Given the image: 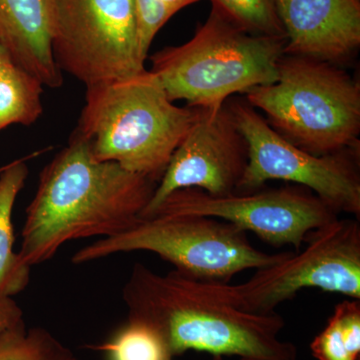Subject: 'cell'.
<instances>
[{
    "label": "cell",
    "mask_w": 360,
    "mask_h": 360,
    "mask_svg": "<svg viewBox=\"0 0 360 360\" xmlns=\"http://www.w3.org/2000/svg\"><path fill=\"white\" fill-rule=\"evenodd\" d=\"M227 284L200 281L176 270L156 274L137 262L123 286L129 321L155 330L172 356L187 352L241 360H296L297 348L279 338L285 326L276 312L239 309Z\"/></svg>",
    "instance_id": "1"
},
{
    "label": "cell",
    "mask_w": 360,
    "mask_h": 360,
    "mask_svg": "<svg viewBox=\"0 0 360 360\" xmlns=\"http://www.w3.org/2000/svg\"><path fill=\"white\" fill-rule=\"evenodd\" d=\"M158 186L113 161L97 160L73 132L42 170L21 232V259L32 267L49 262L66 243L105 238L136 222Z\"/></svg>",
    "instance_id": "2"
},
{
    "label": "cell",
    "mask_w": 360,
    "mask_h": 360,
    "mask_svg": "<svg viewBox=\"0 0 360 360\" xmlns=\"http://www.w3.org/2000/svg\"><path fill=\"white\" fill-rule=\"evenodd\" d=\"M196 116L198 108L175 105L146 70L87 87L75 132L97 160L113 161L158 184Z\"/></svg>",
    "instance_id": "3"
},
{
    "label": "cell",
    "mask_w": 360,
    "mask_h": 360,
    "mask_svg": "<svg viewBox=\"0 0 360 360\" xmlns=\"http://www.w3.org/2000/svg\"><path fill=\"white\" fill-rule=\"evenodd\" d=\"M286 39L245 32L212 7L193 39L151 56V72L168 98L194 108H219L278 77Z\"/></svg>",
    "instance_id": "4"
},
{
    "label": "cell",
    "mask_w": 360,
    "mask_h": 360,
    "mask_svg": "<svg viewBox=\"0 0 360 360\" xmlns=\"http://www.w3.org/2000/svg\"><path fill=\"white\" fill-rule=\"evenodd\" d=\"M245 94L272 129L311 155H338L359 146V84L333 63L284 54L276 82Z\"/></svg>",
    "instance_id": "5"
},
{
    "label": "cell",
    "mask_w": 360,
    "mask_h": 360,
    "mask_svg": "<svg viewBox=\"0 0 360 360\" xmlns=\"http://www.w3.org/2000/svg\"><path fill=\"white\" fill-rule=\"evenodd\" d=\"M132 251L155 253L184 276L222 283L245 270L277 264L291 253L262 252L251 245L248 232L224 220L156 210L122 233L84 246L71 262L84 264Z\"/></svg>",
    "instance_id": "6"
},
{
    "label": "cell",
    "mask_w": 360,
    "mask_h": 360,
    "mask_svg": "<svg viewBox=\"0 0 360 360\" xmlns=\"http://www.w3.org/2000/svg\"><path fill=\"white\" fill-rule=\"evenodd\" d=\"M51 44L59 70L86 89L146 70L134 0H54Z\"/></svg>",
    "instance_id": "7"
},
{
    "label": "cell",
    "mask_w": 360,
    "mask_h": 360,
    "mask_svg": "<svg viewBox=\"0 0 360 360\" xmlns=\"http://www.w3.org/2000/svg\"><path fill=\"white\" fill-rule=\"evenodd\" d=\"M305 248L281 262L255 270L245 283L227 284L239 309L258 314L276 312L305 288L360 300L359 219H335L310 232Z\"/></svg>",
    "instance_id": "8"
},
{
    "label": "cell",
    "mask_w": 360,
    "mask_h": 360,
    "mask_svg": "<svg viewBox=\"0 0 360 360\" xmlns=\"http://www.w3.org/2000/svg\"><path fill=\"white\" fill-rule=\"evenodd\" d=\"M245 136L248 161L236 193H251L270 180L305 187L336 213L360 217V176L356 153L317 156L293 146L270 127L248 101L227 103Z\"/></svg>",
    "instance_id": "9"
},
{
    "label": "cell",
    "mask_w": 360,
    "mask_h": 360,
    "mask_svg": "<svg viewBox=\"0 0 360 360\" xmlns=\"http://www.w3.org/2000/svg\"><path fill=\"white\" fill-rule=\"evenodd\" d=\"M156 210L224 220L253 232L270 245L292 246L295 252L302 250L310 232L338 219L333 208L300 186L226 196L210 195L196 188L179 189L153 212Z\"/></svg>",
    "instance_id": "10"
},
{
    "label": "cell",
    "mask_w": 360,
    "mask_h": 360,
    "mask_svg": "<svg viewBox=\"0 0 360 360\" xmlns=\"http://www.w3.org/2000/svg\"><path fill=\"white\" fill-rule=\"evenodd\" d=\"M248 161V143L227 103L198 108L195 122L174 151L141 217L153 212L179 189H200L212 196L236 193Z\"/></svg>",
    "instance_id": "11"
},
{
    "label": "cell",
    "mask_w": 360,
    "mask_h": 360,
    "mask_svg": "<svg viewBox=\"0 0 360 360\" xmlns=\"http://www.w3.org/2000/svg\"><path fill=\"white\" fill-rule=\"evenodd\" d=\"M284 54L335 63L360 46V0H276Z\"/></svg>",
    "instance_id": "12"
},
{
    "label": "cell",
    "mask_w": 360,
    "mask_h": 360,
    "mask_svg": "<svg viewBox=\"0 0 360 360\" xmlns=\"http://www.w3.org/2000/svg\"><path fill=\"white\" fill-rule=\"evenodd\" d=\"M54 0H0V44L44 86L63 85L52 51Z\"/></svg>",
    "instance_id": "13"
},
{
    "label": "cell",
    "mask_w": 360,
    "mask_h": 360,
    "mask_svg": "<svg viewBox=\"0 0 360 360\" xmlns=\"http://www.w3.org/2000/svg\"><path fill=\"white\" fill-rule=\"evenodd\" d=\"M26 160H14L0 172V297H13L30 281L32 267L14 251L13 224L14 205L28 176Z\"/></svg>",
    "instance_id": "14"
},
{
    "label": "cell",
    "mask_w": 360,
    "mask_h": 360,
    "mask_svg": "<svg viewBox=\"0 0 360 360\" xmlns=\"http://www.w3.org/2000/svg\"><path fill=\"white\" fill-rule=\"evenodd\" d=\"M42 92L44 84L13 63L0 70V131L37 122L44 112Z\"/></svg>",
    "instance_id": "15"
},
{
    "label": "cell",
    "mask_w": 360,
    "mask_h": 360,
    "mask_svg": "<svg viewBox=\"0 0 360 360\" xmlns=\"http://www.w3.org/2000/svg\"><path fill=\"white\" fill-rule=\"evenodd\" d=\"M0 360H77L63 343L42 328L25 321L0 336Z\"/></svg>",
    "instance_id": "16"
},
{
    "label": "cell",
    "mask_w": 360,
    "mask_h": 360,
    "mask_svg": "<svg viewBox=\"0 0 360 360\" xmlns=\"http://www.w3.org/2000/svg\"><path fill=\"white\" fill-rule=\"evenodd\" d=\"M97 349L103 352L106 360H174L155 330L129 319Z\"/></svg>",
    "instance_id": "17"
},
{
    "label": "cell",
    "mask_w": 360,
    "mask_h": 360,
    "mask_svg": "<svg viewBox=\"0 0 360 360\" xmlns=\"http://www.w3.org/2000/svg\"><path fill=\"white\" fill-rule=\"evenodd\" d=\"M220 11L245 32L286 39L276 11V0H210Z\"/></svg>",
    "instance_id": "18"
},
{
    "label": "cell",
    "mask_w": 360,
    "mask_h": 360,
    "mask_svg": "<svg viewBox=\"0 0 360 360\" xmlns=\"http://www.w3.org/2000/svg\"><path fill=\"white\" fill-rule=\"evenodd\" d=\"M139 30V49L142 58H148L149 49L165 23L169 20V14L160 0H134Z\"/></svg>",
    "instance_id": "19"
},
{
    "label": "cell",
    "mask_w": 360,
    "mask_h": 360,
    "mask_svg": "<svg viewBox=\"0 0 360 360\" xmlns=\"http://www.w3.org/2000/svg\"><path fill=\"white\" fill-rule=\"evenodd\" d=\"M310 350L317 360H354L345 347L340 319L335 311L328 319L326 328L312 340Z\"/></svg>",
    "instance_id": "20"
},
{
    "label": "cell",
    "mask_w": 360,
    "mask_h": 360,
    "mask_svg": "<svg viewBox=\"0 0 360 360\" xmlns=\"http://www.w3.org/2000/svg\"><path fill=\"white\" fill-rule=\"evenodd\" d=\"M335 311L340 319L341 333L348 354L354 360L360 354V302L359 300H345L336 305Z\"/></svg>",
    "instance_id": "21"
},
{
    "label": "cell",
    "mask_w": 360,
    "mask_h": 360,
    "mask_svg": "<svg viewBox=\"0 0 360 360\" xmlns=\"http://www.w3.org/2000/svg\"><path fill=\"white\" fill-rule=\"evenodd\" d=\"M23 322V312L13 297H0V336Z\"/></svg>",
    "instance_id": "22"
},
{
    "label": "cell",
    "mask_w": 360,
    "mask_h": 360,
    "mask_svg": "<svg viewBox=\"0 0 360 360\" xmlns=\"http://www.w3.org/2000/svg\"><path fill=\"white\" fill-rule=\"evenodd\" d=\"M161 4L167 9V13L170 18L174 15L180 9L191 6L198 0H160Z\"/></svg>",
    "instance_id": "23"
},
{
    "label": "cell",
    "mask_w": 360,
    "mask_h": 360,
    "mask_svg": "<svg viewBox=\"0 0 360 360\" xmlns=\"http://www.w3.org/2000/svg\"><path fill=\"white\" fill-rule=\"evenodd\" d=\"M13 63L11 56H9L8 52L6 51L4 46L0 44V70L4 68V66L8 65V63Z\"/></svg>",
    "instance_id": "24"
},
{
    "label": "cell",
    "mask_w": 360,
    "mask_h": 360,
    "mask_svg": "<svg viewBox=\"0 0 360 360\" xmlns=\"http://www.w3.org/2000/svg\"><path fill=\"white\" fill-rule=\"evenodd\" d=\"M1 169H2V167H1V168H0V172H1Z\"/></svg>",
    "instance_id": "25"
}]
</instances>
